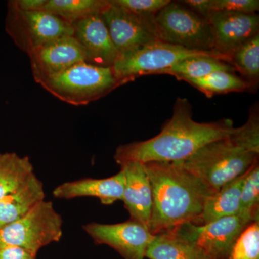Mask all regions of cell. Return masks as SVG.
I'll use <instances>...</instances> for the list:
<instances>
[{
  "mask_svg": "<svg viewBox=\"0 0 259 259\" xmlns=\"http://www.w3.org/2000/svg\"><path fill=\"white\" fill-rule=\"evenodd\" d=\"M218 71L236 72L234 68L217 58L209 56H198L188 58L177 63L163 74H169L181 81L202 79Z\"/></svg>",
  "mask_w": 259,
  "mask_h": 259,
  "instance_id": "44dd1931",
  "label": "cell"
},
{
  "mask_svg": "<svg viewBox=\"0 0 259 259\" xmlns=\"http://www.w3.org/2000/svg\"><path fill=\"white\" fill-rule=\"evenodd\" d=\"M18 9L22 11L32 12L44 10L47 0H12Z\"/></svg>",
  "mask_w": 259,
  "mask_h": 259,
  "instance_id": "4dcf8cb0",
  "label": "cell"
},
{
  "mask_svg": "<svg viewBox=\"0 0 259 259\" xmlns=\"http://www.w3.org/2000/svg\"><path fill=\"white\" fill-rule=\"evenodd\" d=\"M256 221L259 220L250 214L239 213L204 225L185 223L171 231L193 243L210 259H229L232 248L242 232Z\"/></svg>",
  "mask_w": 259,
  "mask_h": 259,
  "instance_id": "9c48e42d",
  "label": "cell"
},
{
  "mask_svg": "<svg viewBox=\"0 0 259 259\" xmlns=\"http://www.w3.org/2000/svg\"><path fill=\"white\" fill-rule=\"evenodd\" d=\"M63 219L51 201H40L23 217L0 229V245H13L37 255L44 247L60 241Z\"/></svg>",
  "mask_w": 259,
  "mask_h": 259,
  "instance_id": "52a82bcc",
  "label": "cell"
},
{
  "mask_svg": "<svg viewBox=\"0 0 259 259\" xmlns=\"http://www.w3.org/2000/svg\"><path fill=\"white\" fill-rule=\"evenodd\" d=\"M101 16L119 55L158 40L153 25L154 15L134 14L110 4Z\"/></svg>",
  "mask_w": 259,
  "mask_h": 259,
  "instance_id": "8fae6325",
  "label": "cell"
},
{
  "mask_svg": "<svg viewBox=\"0 0 259 259\" xmlns=\"http://www.w3.org/2000/svg\"><path fill=\"white\" fill-rule=\"evenodd\" d=\"M148 259H210L192 242L166 231L155 236L146 253Z\"/></svg>",
  "mask_w": 259,
  "mask_h": 259,
  "instance_id": "ffe728a7",
  "label": "cell"
},
{
  "mask_svg": "<svg viewBox=\"0 0 259 259\" xmlns=\"http://www.w3.org/2000/svg\"><path fill=\"white\" fill-rule=\"evenodd\" d=\"M259 163H253L245 173L242 185L240 213L259 220Z\"/></svg>",
  "mask_w": 259,
  "mask_h": 259,
  "instance_id": "484cf974",
  "label": "cell"
},
{
  "mask_svg": "<svg viewBox=\"0 0 259 259\" xmlns=\"http://www.w3.org/2000/svg\"><path fill=\"white\" fill-rule=\"evenodd\" d=\"M74 37L82 47L85 62L112 67L119 54L114 46L101 14L92 15L72 24Z\"/></svg>",
  "mask_w": 259,
  "mask_h": 259,
  "instance_id": "5bb4252c",
  "label": "cell"
},
{
  "mask_svg": "<svg viewBox=\"0 0 259 259\" xmlns=\"http://www.w3.org/2000/svg\"><path fill=\"white\" fill-rule=\"evenodd\" d=\"M229 259H259V221L250 223L242 232Z\"/></svg>",
  "mask_w": 259,
  "mask_h": 259,
  "instance_id": "4316f807",
  "label": "cell"
},
{
  "mask_svg": "<svg viewBox=\"0 0 259 259\" xmlns=\"http://www.w3.org/2000/svg\"><path fill=\"white\" fill-rule=\"evenodd\" d=\"M110 6L109 0H47L44 10L70 24L102 14Z\"/></svg>",
  "mask_w": 259,
  "mask_h": 259,
  "instance_id": "7402d4cb",
  "label": "cell"
},
{
  "mask_svg": "<svg viewBox=\"0 0 259 259\" xmlns=\"http://www.w3.org/2000/svg\"><path fill=\"white\" fill-rule=\"evenodd\" d=\"M236 128L231 119L197 122L193 119L192 105L188 100L178 97L173 115L159 134L146 141L118 146L114 159L119 165L130 161L146 163L184 161L206 144L231 137Z\"/></svg>",
  "mask_w": 259,
  "mask_h": 259,
  "instance_id": "6da1fadb",
  "label": "cell"
},
{
  "mask_svg": "<svg viewBox=\"0 0 259 259\" xmlns=\"http://www.w3.org/2000/svg\"><path fill=\"white\" fill-rule=\"evenodd\" d=\"M32 76L37 83L71 66L85 62L82 47L74 35L56 39L29 54Z\"/></svg>",
  "mask_w": 259,
  "mask_h": 259,
  "instance_id": "4fadbf2b",
  "label": "cell"
},
{
  "mask_svg": "<svg viewBox=\"0 0 259 259\" xmlns=\"http://www.w3.org/2000/svg\"><path fill=\"white\" fill-rule=\"evenodd\" d=\"M160 41L190 51H214L207 19L182 4L171 2L153 17Z\"/></svg>",
  "mask_w": 259,
  "mask_h": 259,
  "instance_id": "5b68a950",
  "label": "cell"
},
{
  "mask_svg": "<svg viewBox=\"0 0 259 259\" xmlns=\"http://www.w3.org/2000/svg\"><path fill=\"white\" fill-rule=\"evenodd\" d=\"M110 4L140 15H155L169 4V0H109Z\"/></svg>",
  "mask_w": 259,
  "mask_h": 259,
  "instance_id": "f1b7e54d",
  "label": "cell"
},
{
  "mask_svg": "<svg viewBox=\"0 0 259 259\" xmlns=\"http://www.w3.org/2000/svg\"><path fill=\"white\" fill-rule=\"evenodd\" d=\"M44 199V184L35 175L22 190L0 200V229L23 217Z\"/></svg>",
  "mask_w": 259,
  "mask_h": 259,
  "instance_id": "d6986e66",
  "label": "cell"
},
{
  "mask_svg": "<svg viewBox=\"0 0 259 259\" xmlns=\"http://www.w3.org/2000/svg\"><path fill=\"white\" fill-rule=\"evenodd\" d=\"M152 189L149 231L154 236L194 223L215 192L174 163H144Z\"/></svg>",
  "mask_w": 259,
  "mask_h": 259,
  "instance_id": "7a4b0ae2",
  "label": "cell"
},
{
  "mask_svg": "<svg viewBox=\"0 0 259 259\" xmlns=\"http://www.w3.org/2000/svg\"><path fill=\"white\" fill-rule=\"evenodd\" d=\"M229 59L235 71L251 88H255L259 80V33L233 51Z\"/></svg>",
  "mask_w": 259,
  "mask_h": 259,
  "instance_id": "603a6c76",
  "label": "cell"
},
{
  "mask_svg": "<svg viewBox=\"0 0 259 259\" xmlns=\"http://www.w3.org/2000/svg\"><path fill=\"white\" fill-rule=\"evenodd\" d=\"M125 178L120 171L117 175L104 179L84 178L66 182L56 187L53 196L60 199H73L79 197H96L104 205H111L122 201Z\"/></svg>",
  "mask_w": 259,
  "mask_h": 259,
  "instance_id": "2e32d148",
  "label": "cell"
},
{
  "mask_svg": "<svg viewBox=\"0 0 259 259\" xmlns=\"http://www.w3.org/2000/svg\"><path fill=\"white\" fill-rule=\"evenodd\" d=\"M34 175L33 165L28 156L0 153V200L22 190Z\"/></svg>",
  "mask_w": 259,
  "mask_h": 259,
  "instance_id": "ac0fdd59",
  "label": "cell"
},
{
  "mask_svg": "<svg viewBox=\"0 0 259 259\" xmlns=\"http://www.w3.org/2000/svg\"><path fill=\"white\" fill-rule=\"evenodd\" d=\"M38 83L53 96L74 106L100 100L122 85L112 67H100L86 62L75 64Z\"/></svg>",
  "mask_w": 259,
  "mask_h": 259,
  "instance_id": "277c9868",
  "label": "cell"
},
{
  "mask_svg": "<svg viewBox=\"0 0 259 259\" xmlns=\"http://www.w3.org/2000/svg\"><path fill=\"white\" fill-rule=\"evenodd\" d=\"M0 259H37V255L19 247L0 245Z\"/></svg>",
  "mask_w": 259,
  "mask_h": 259,
  "instance_id": "f546056e",
  "label": "cell"
},
{
  "mask_svg": "<svg viewBox=\"0 0 259 259\" xmlns=\"http://www.w3.org/2000/svg\"><path fill=\"white\" fill-rule=\"evenodd\" d=\"M82 228L95 244L108 245L123 259L146 258L155 238L148 228L131 219L115 224L89 223Z\"/></svg>",
  "mask_w": 259,
  "mask_h": 259,
  "instance_id": "30bf717a",
  "label": "cell"
},
{
  "mask_svg": "<svg viewBox=\"0 0 259 259\" xmlns=\"http://www.w3.org/2000/svg\"><path fill=\"white\" fill-rule=\"evenodd\" d=\"M180 3L204 18L209 11H230L254 14L259 10L258 0H186Z\"/></svg>",
  "mask_w": 259,
  "mask_h": 259,
  "instance_id": "d4e9b609",
  "label": "cell"
},
{
  "mask_svg": "<svg viewBox=\"0 0 259 259\" xmlns=\"http://www.w3.org/2000/svg\"><path fill=\"white\" fill-rule=\"evenodd\" d=\"M204 18L210 27L214 51L228 59L242 44L259 33V16L256 13L209 11Z\"/></svg>",
  "mask_w": 259,
  "mask_h": 259,
  "instance_id": "7c38bea8",
  "label": "cell"
},
{
  "mask_svg": "<svg viewBox=\"0 0 259 259\" xmlns=\"http://www.w3.org/2000/svg\"><path fill=\"white\" fill-rule=\"evenodd\" d=\"M258 155L243 148L232 137L216 140L175 164L193 175L214 192L246 173Z\"/></svg>",
  "mask_w": 259,
  "mask_h": 259,
  "instance_id": "3957f363",
  "label": "cell"
},
{
  "mask_svg": "<svg viewBox=\"0 0 259 259\" xmlns=\"http://www.w3.org/2000/svg\"><path fill=\"white\" fill-rule=\"evenodd\" d=\"M5 30L15 45L28 55L56 39L74 35L71 24L45 10L22 11L12 0L8 3Z\"/></svg>",
  "mask_w": 259,
  "mask_h": 259,
  "instance_id": "ba28073f",
  "label": "cell"
},
{
  "mask_svg": "<svg viewBox=\"0 0 259 259\" xmlns=\"http://www.w3.org/2000/svg\"><path fill=\"white\" fill-rule=\"evenodd\" d=\"M232 137L245 149L259 154L258 107H253L251 109L247 122L241 127H237Z\"/></svg>",
  "mask_w": 259,
  "mask_h": 259,
  "instance_id": "83f0119b",
  "label": "cell"
},
{
  "mask_svg": "<svg viewBox=\"0 0 259 259\" xmlns=\"http://www.w3.org/2000/svg\"><path fill=\"white\" fill-rule=\"evenodd\" d=\"M245 176V173L226 184L211 196L202 214L193 224H207L221 218L239 214L242 185Z\"/></svg>",
  "mask_w": 259,
  "mask_h": 259,
  "instance_id": "e0dca14e",
  "label": "cell"
},
{
  "mask_svg": "<svg viewBox=\"0 0 259 259\" xmlns=\"http://www.w3.org/2000/svg\"><path fill=\"white\" fill-rule=\"evenodd\" d=\"M189 83L204 93L206 96L229 93H240L251 89L249 83L234 72L218 71L202 79L191 80Z\"/></svg>",
  "mask_w": 259,
  "mask_h": 259,
  "instance_id": "cb8c5ba5",
  "label": "cell"
},
{
  "mask_svg": "<svg viewBox=\"0 0 259 259\" xmlns=\"http://www.w3.org/2000/svg\"><path fill=\"white\" fill-rule=\"evenodd\" d=\"M125 178L122 202L131 220L149 230L153 205L151 182L144 163L126 162L120 165Z\"/></svg>",
  "mask_w": 259,
  "mask_h": 259,
  "instance_id": "9a60e30c",
  "label": "cell"
},
{
  "mask_svg": "<svg viewBox=\"0 0 259 259\" xmlns=\"http://www.w3.org/2000/svg\"><path fill=\"white\" fill-rule=\"evenodd\" d=\"M198 56L217 58L229 64V59L216 51H190L156 40L127 54L119 55L112 66L122 85L148 74H161L177 63Z\"/></svg>",
  "mask_w": 259,
  "mask_h": 259,
  "instance_id": "8992f818",
  "label": "cell"
}]
</instances>
